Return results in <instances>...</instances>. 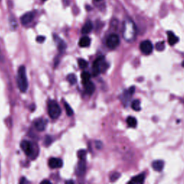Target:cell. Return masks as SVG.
Returning a JSON list of instances; mask_svg holds the SVG:
<instances>
[{"label":"cell","mask_w":184,"mask_h":184,"mask_svg":"<svg viewBox=\"0 0 184 184\" xmlns=\"http://www.w3.org/2000/svg\"><path fill=\"white\" fill-rule=\"evenodd\" d=\"M17 83L20 91L24 93L27 91L28 89V81L27 74H26V69L24 65L20 66L18 69Z\"/></svg>","instance_id":"cell-1"},{"label":"cell","mask_w":184,"mask_h":184,"mask_svg":"<svg viewBox=\"0 0 184 184\" xmlns=\"http://www.w3.org/2000/svg\"><path fill=\"white\" fill-rule=\"evenodd\" d=\"M136 35V27L134 22L130 19L124 22L123 37L127 41H132Z\"/></svg>","instance_id":"cell-2"},{"label":"cell","mask_w":184,"mask_h":184,"mask_svg":"<svg viewBox=\"0 0 184 184\" xmlns=\"http://www.w3.org/2000/svg\"><path fill=\"white\" fill-rule=\"evenodd\" d=\"M22 150L25 153L26 155L30 157V158L35 159L38 155V148L34 143L28 140H23L21 142Z\"/></svg>","instance_id":"cell-3"},{"label":"cell","mask_w":184,"mask_h":184,"mask_svg":"<svg viewBox=\"0 0 184 184\" xmlns=\"http://www.w3.org/2000/svg\"><path fill=\"white\" fill-rule=\"evenodd\" d=\"M48 112L50 117L53 120L58 118L61 114L60 106L54 100H51V101H49L48 105Z\"/></svg>","instance_id":"cell-4"},{"label":"cell","mask_w":184,"mask_h":184,"mask_svg":"<svg viewBox=\"0 0 184 184\" xmlns=\"http://www.w3.org/2000/svg\"><path fill=\"white\" fill-rule=\"evenodd\" d=\"M107 69V63L103 56L99 57L93 64V73L94 75H97L99 73L104 72Z\"/></svg>","instance_id":"cell-5"},{"label":"cell","mask_w":184,"mask_h":184,"mask_svg":"<svg viewBox=\"0 0 184 184\" xmlns=\"http://www.w3.org/2000/svg\"><path fill=\"white\" fill-rule=\"evenodd\" d=\"M120 38L117 35L112 34L108 37L107 40V46L110 49H114L119 46Z\"/></svg>","instance_id":"cell-6"},{"label":"cell","mask_w":184,"mask_h":184,"mask_svg":"<svg viewBox=\"0 0 184 184\" xmlns=\"http://www.w3.org/2000/svg\"><path fill=\"white\" fill-rule=\"evenodd\" d=\"M140 50L145 55H150L153 50V46L150 40H144L140 43Z\"/></svg>","instance_id":"cell-7"},{"label":"cell","mask_w":184,"mask_h":184,"mask_svg":"<svg viewBox=\"0 0 184 184\" xmlns=\"http://www.w3.org/2000/svg\"><path fill=\"white\" fill-rule=\"evenodd\" d=\"M134 91H135V88L134 86H132L124 92L123 94H122V99L124 104H127V103L130 101V99H131V97L133 95Z\"/></svg>","instance_id":"cell-8"},{"label":"cell","mask_w":184,"mask_h":184,"mask_svg":"<svg viewBox=\"0 0 184 184\" xmlns=\"http://www.w3.org/2000/svg\"><path fill=\"white\" fill-rule=\"evenodd\" d=\"M34 17L35 15L33 12H27V13H25L22 16L21 18H20V21H21V23L23 25H27V24L30 23L32 21V20L34 19Z\"/></svg>","instance_id":"cell-9"},{"label":"cell","mask_w":184,"mask_h":184,"mask_svg":"<svg viewBox=\"0 0 184 184\" xmlns=\"http://www.w3.org/2000/svg\"><path fill=\"white\" fill-rule=\"evenodd\" d=\"M63 161L60 158L57 157H52L49 160L48 165L51 168H60L63 166Z\"/></svg>","instance_id":"cell-10"},{"label":"cell","mask_w":184,"mask_h":184,"mask_svg":"<svg viewBox=\"0 0 184 184\" xmlns=\"http://www.w3.org/2000/svg\"><path fill=\"white\" fill-rule=\"evenodd\" d=\"M47 122L43 119H38L35 122V127L38 131H43L46 130Z\"/></svg>","instance_id":"cell-11"},{"label":"cell","mask_w":184,"mask_h":184,"mask_svg":"<svg viewBox=\"0 0 184 184\" xmlns=\"http://www.w3.org/2000/svg\"><path fill=\"white\" fill-rule=\"evenodd\" d=\"M86 163L85 160H80L77 167V175H83L86 172Z\"/></svg>","instance_id":"cell-12"},{"label":"cell","mask_w":184,"mask_h":184,"mask_svg":"<svg viewBox=\"0 0 184 184\" xmlns=\"http://www.w3.org/2000/svg\"><path fill=\"white\" fill-rule=\"evenodd\" d=\"M167 40H168V43L171 46H174L178 42L179 39L176 35H175V34L173 32L168 31L167 32Z\"/></svg>","instance_id":"cell-13"},{"label":"cell","mask_w":184,"mask_h":184,"mask_svg":"<svg viewBox=\"0 0 184 184\" xmlns=\"http://www.w3.org/2000/svg\"><path fill=\"white\" fill-rule=\"evenodd\" d=\"M84 86H85V91L87 94H89V95L92 94L95 90L94 84L90 81L84 83Z\"/></svg>","instance_id":"cell-14"},{"label":"cell","mask_w":184,"mask_h":184,"mask_svg":"<svg viewBox=\"0 0 184 184\" xmlns=\"http://www.w3.org/2000/svg\"><path fill=\"white\" fill-rule=\"evenodd\" d=\"M92 29H93V24H92V22L91 21H87L84 25H83L82 29H81V32H82V34L84 35L89 34V32H91Z\"/></svg>","instance_id":"cell-15"},{"label":"cell","mask_w":184,"mask_h":184,"mask_svg":"<svg viewBox=\"0 0 184 184\" xmlns=\"http://www.w3.org/2000/svg\"><path fill=\"white\" fill-rule=\"evenodd\" d=\"M79 44L81 48H86L91 44V39L87 36H83L80 39Z\"/></svg>","instance_id":"cell-16"},{"label":"cell","mask_w":184,"mask_h":184,"mask_svg":"<svg viewBox=\"0 0 184 184\" xmlns=\"http://www.w3.org/2000/svg\"><path fill=\"white\" fill-rule=\"evenodd\" d=\"M153 168L156 171H161L164 167V162L163 160H155L152 164Z\"/></svg>","instance_id":"cell-17"},{"label":"cell","mask_w":184,"mask_h":184,"mask_svg":"<svg viewBox=\"0 0 184 184\" xmlns=\"http://www.w3.org/2000/svg\"><path fill=\"white\" fill-rule=\"evenodd\" d=\"M145 181V174H139L133 177L130 181V183H142Z\"/></svg>","instance_id":"cell-18"},{"label":"cell","mask_w":184,"mask_h":184,"mask_svg":"<svg viewBox=\"0 0 184 184\" xmlns=\"http://www.w3.org/2000/svg\"><path fill=\"white\" fill-rule=\"evenodd\" d=\"M55 40H56V42H57V46H58V50L60 51H63L66 48V45H65V42L63 41V40H61V39L59 38L58 36L55 35Z\"/></svg>","instance_id":"cell-19"},{"label":"cell","mask_w":184,"mask_h":184,"mask_svg":"<svg viewBox=\"0 0 184 184\" xmlns=\"http://www.w3.org/2000/svg\"><path fill=\"white\" fill-rule=\"evenodd\" d=\"M127 123L129 127H136L137 126V120L133 116H129L127 119Z\"/></svg>","instance_id":"cell-20"},{"label":"cell","mask_w":184,"mask_h":184,"mask_svg":"<svg viewBox=\"0 0 184 184\" xmlns=\"http://www.w3.org/2000/svg\"><path fill=\"white\" fill-rule=\"evenodd\" d=\"M131 107H132V109L134 110V111H137V112L140 111V110L141 109L140 100H138V99L134 100V101L132 102V105H131Z\"/></svg>","instance_id":"cell-21"},{"label":"cell","mask_w":184,"mask_h":184,"mask_svg":"<svg viewBox=\"0 0 184 184\" xmlns=\"http://www.w3.org/2000/svg\"><path fill=\"white\" fill-rule=\"evenodd\" d=\"M90 78H91V75H90V73L87 72V71H83V72L81 73V79H82V82L83 84L88 82V81H89Z\"/></svg>","instance_id":"cell-22"},{"label":"cell","mask_w":184,"mask_h":184,"mask_svg":"<svg viewBox=\"0 0 184 184\" xmlns=\"http://www.w3.org/2000/svg\"><path fill=\"white\" fill-rule=\"evenodd\" d=\"M67 80L68 81V82L70 83L71 85H73L77 82V78L75 76V74L71 73V74H69L68 76H67Z\"/></svg>","instance_id":"cell-23"},{"label":"cell","mask_w":184,"mask_h":184,"mask_svg":"<svg viewBox=\"0 0 184 184\" xmlns=\"http://www.w3.org/2000/svg\"><path fill=\"white\" fill-rule=\"evenodd\" d=\"M64 106H65V111H66L67 114H68V116L72 115V114H73V111L72 108L70 107V105H69L68 103H66V102H65Z\"/></svg>","instance_id":"cell-24"},{"label":"cell","mask_w":184,"mask_h":184,"mask_svg":"<svg viewBox=\"0 0 184 184\" xmlns=\"http://www.w3.org/2000/svg\"><path fill=\"white\" fill-rule=\"evenodd\" d=\"M78 157L80 160H85L86 157V151L84 150H81L78 152Z\"/></svg>","instance_id":"cell-25"},{"label":"cell","mask_w":184,"mask_h":184,"mask_svg":"<svg viewBox=\"0 0 184 184\" xmlns=\"http://www.w3.org/2000/svg\"><path fill=\"white\" fill-rule=\"evenodd\" d=\"M79 65L81 68L84 69L87 67L88 63L87 61L84 60V59H79Z\"/></svg>","instance_id":"cell-26"},{"label":"cell","mask_w":184,"mask_h":184,"mask_svg":"<svg viewBox=\"0 0 184 184\" xmlns=\"http://www.w3.org/2000/svg\"><path fill=\"white\" fill-rule=\"evenodd\" d=\"M155 48H156L157 50L163 51L165 49V42L163 41L158 42L155 46Z\"/></svg>","instance_id":"cell-27"},{"label":"cell","mask_w":184,"mask_h":184,"mask_svg":"<svg viewBox=\"0 0 184 184\" xmlns=\"http://www.w3.org/2000/svg\"><path fill=\"white\" fill-rule=\"evenodd\" d=\"M9 23H10V26H11L12 29V30H15V28H17V22H16L15 19L13 17H11V18H10Z\"/></svg>","instance_id":"cell-28"},{"label":"cell","mask_w":184,"mask_h":184,"mask_svg":"<svg viewBox=\"0 0 184 184\" xmlns=\"http://www.w3.org/2000/svg\"><path fill=\"white\" fill-rule=\"evenodd\" d=\"M120 177V174L119 173H112L110 176V181H115Z\"/></svg>","instance_id":"cell-29"},{"label":"cell","mask_w":184,"mask_h":184,"mask_svg":"<svg viewBox=\"0 0 184 184\" xmlns=\"http://www.w3.org/2000/svg\"><path fill=\"white\" fill-rule=\"evenodd\" d=\"M45 40H46V38L44 36H38L37 38V41L38 42H43Z\"/></svg>","instance_id":"cell-30"},{"label":"cell","mask_w":184,"mask_h":184,"mask_svg":"<svg viewBox=\"0 0 184 184\" xmlns=\"http://www.w3.org/2000/svg\"><path fill=\"white\" fill-rule=\"evenodd\" d=\"M50 183V182L49 181H46H46H42V183Z\"/></svg>","instance_id":"cell-31"},{"label":"cell","mask_w":184,"mask_h":184,"mask_svg":"<svg viewBox=\"0 0 184 184\" xmlns=\"http://www.w3.org/2000/svg\"><path fill=\"white\" fill-rule=\"evenodd\" d=\"M182 65H183V67H184V61H183V63H182Z\"/></svg>","instance_id":"cell-32"},{"label":"cell","mask_w":184,"mask_h":184,"mask_svg":"<svg viewBox=\"0 0 184 184\" xmlns=\"http://www.w3.org/2000/svg\"><path fill=\"white\" fill-rule=\"evenodd\" d=\"M96 2H100V1H101V0H95Z\"/></svg>","instance_id":"cell-33"},{"label":"cell","mask_w":184,"mask_h":184,"mask_svg":"<svg viewBox=\"0 0 184 184\" xmlns=\"http://www.w3.org/2000/svg\"><path fill=\"white\" fill-rule=\"evenodd\" d=\"M43 1H46V0H43Z\"/></svg>","instance_id":"cell-34"}]
</instances>
